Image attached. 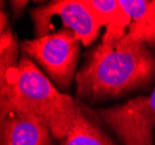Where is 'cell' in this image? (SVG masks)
<instances>
[{
	"label": "cell",
	"mask_w": 155,
	"mask_h": 145,
	"mask_svg": "<svg viewBox=\"0 0 155 145\" xmlns=\"http://www.w3.org/2000/svg\"><path fill=\"white\" fill-rule=\"evenodd\" d=\"M155 76V57L147 44L129 33L112 43L101 42L77 72V95L101 101L148 87Z\"/></svg>",
	"instance_id": "cell-1"
},
{
	"label": "cell",
	"mask_w": 155,
	"mask_h": 145,
	"mask_svg": "<svg viewBox=\"0 0 155 145\" xmlns=\"http://www.w3.org/2000/svg\"><path fill=\"white\" fill-rule=\"evenodd\" d=\"M0 112L31 114L63 142L77 119L80 102L63 93L25 53L19 65L0 78Z\"/></svg>",
	"instance_id": "cell-2"
},
{
	"label": "cell",
	"mask_w": 155,
	"mask_h": 145,
	"mask_svg": "<svg viewBox=\"0 0 155 145\" xmlns=\"http://www.w3.org/2000/svg\"><path fill=\"white\" fill-rule=\"evenodd\" d=\"M82 43L67 30H57L53 34L32 40H23L21 49L30 59L37 63L52 83L61 91H68L80 57Z\"/></svg>",
	"instance_id": "cell-3"
},
{
	"label": "cell",
	"mask_w": 155,
	"mask_h": 145,
	"mask_svg": "<svg viewBox=\"0 0 155 145\" xmlns=\"http://www.w3.org/2000/svg\"><path fill=\"white\" fill-rule=\"evenodd\" d=\"M93 113L115 132L122 145H154L155 86L147 96H137L123 105Z\"/></svg>",
	"instance_id": "cell-4"
},
{
	"label": "cell",
	"mask_w": 155,
	"mask_h": 145,
	"mask_svg": "<svg viewBox=\"0 0 155 145\" xmlns=\"http://www.w3.org/2000/svg\"><path fill=\"white\" fill-rule=\"evenodd\" d=\"M35 37H43L46 28L59 19L61 28L77 36L82 46H88L97 39L101 27L84 0H56L30 11ZM57 32V30H56Z\"/></svg>",
	"instance_id": "cell-5"
},
{
	"label": "cell",
	"mask_w": 155,
	"mask_h": 145,
	"mask_svg": "<svg viewBox=\"0 0 155 145\" xmlns=\"http://www.w3.org/2000/svg\"><path fill=\"white\" fill-rule=\"evenodd\" d=\"M49 126L31 114L0 112V145H53Z\"/></svg>",
	"instance_id": "cell-6"
},
{
	"label": "cell",
	"mask_w": 155,
	"mask_h": 145,
	"mask_svg": "<svg viewBox=\"0 0 155 145\" xmlns=\"http://www.w3.org/2000/svg\"><path fill=\"white\" fill-rule=\"evenodd\" d=\"M86 6L100 27H105L103 43H112L123 39L126 28L131 25V16L125 12L120 2L115 0H84Z\"/></svg>",
	"instance_id": "cell-7"
},
{
	"label": "cell",
	"mask_w": 155,
	"mask_h": 145,
	"mask_svg": "<svg viewBox=\"0 0 155 145\" xmlns=\"http://www.w3.org/2000/svg\"><path fill=\"white\" fill-rule=\"evenodd\" d=\"M131 16L127 33L149 46H155V0H119Z\"/></svg>",
	"instance_id": "cell-8"
},
{
	"label": "cell",
	"mask_w": 155,
	"mask_h": 145,
	"mask_svg": "<svg viewBox=\"0 0 155 145\" xmlns=\"http://www.w3.org/2000/svg\"><path fill=\"white\" fill-rule=\"evenodd\" d=\"M94 113L80 103L77 119L63 145H117L95 121Z\"/></svg>",
	"instance_id": "cell-9"
},
{
	"label": "cell",
	"mask_w": 155,
	"mask_h": 145,
	"mask_svg": "<svg viewBox=\"0 0 155 145\" xmlns=\"http://www.w3.org/2000/svg\"><path fill=\"white\" fill-rule=\"evenodd\" d=\"M19 48L11 27L0 32V78L19 65Z\"/></svg>",
	"instance_id": "cell-10"
},
{
	"label": "cell",
	"mask_w": 155,
	"mask_h": 145,
	"mask_svg": "<svg viewBox=\"0 0 155 145\" xmlns=\"http://www.w3.org/2000/svg\"><path fill=\"white\" fill-rule=\"evenodd\" d=\"M9 4H11V7H12L14 19H19L20 16L22 15V13L25 12L28 1H15V0H13Z\"/></svg>",
	"instance_id": "cell-11"
}]
</instances>
